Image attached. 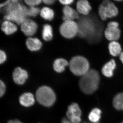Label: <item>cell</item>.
Returning <instances> with one entry per match:
<instances>
[{"label":"cell","mask_w":123,"mask_h":123,"mask_svg":"<svg viewBox=\"0 0 123 123\" xmlns=\"http://www.w3.org/2000/svg\"><path fill=\"white\" fill-rule=\"evenodd\" d=\"M123 123V122H121V123Z\"/></svg>","instance_id":"836d02e7"},{"label":"cell","mask_w":123,"mask_h":123,"mask_svg":"<svg viewBox=\"0 0 123 123\" xmlns=\"http://www.w3.org/2000/svg\"><path fill=\"white\" fill-rule=\"evenodd\" d=\"M44 4L46 5H51L54 4L55 0H44L43 1Z\"/></svg>","instance_id":"f1b7e54d"},{"label":"cell","mask_w":123,"mask_h":123,"mask_svg":"<svg viewBox=\"0 0 123 123\" xmlns=\"http://www.w3.org/2000/svg\"><path fill=\"white\" fill-rule=\"evenodd\" d=\"M63 20L64 21H74L75 19H79V13L69 6H66L63 8Z\"/></svg>","instance_id":"7c38bea8"},{"label":"cell","mask_w":123,"mask_h":123,"mask_svg":"<svg viewBox=\"0 0 123 123\" xmlns=\"http://www.w3.org/2000/svg\"><path fill=\"white\" fill-rule=\"evenodd\" d=\"M91 9V6L87 0H81L77 2V10L78 13L81 14L82 15H89Z\"/></svg>","instance_id":"4fadbf2b"},{"label":"cell","mask_w":123,"mask_h":123,"mask_svg":"<svg viewBox=\"0 0 123 123\" xmlns=\"http://www.w3.org/2000/svg\"><path fill=\"white\" fill-rule=\"evenodd\" d=\"M78 26L77 35L85 39L91 44L101 41L104 29L103 23L93 13L80 17L77 22Z\"/></svg>","instance_id":"6da1fadb"},{"label":"cell","mask_w":123,"mask_h":123,"mask_svg":"<svg viewBox=\"0 0 123 123\" xmlns=\"http://www.w3.org/2000/svg\"><path fill=\"white\" fill-rule=\"evenodd\" d=\"M116 67V64L114 60L112 59L107 63L102 69L103 74L105 76L110 77L113 75V72Z\"/></svg>","instance_id":"e0dca14e"},{"label":"cell","mask_w":123,"mask_h":123,"mask_svg":"<svg viewBox=\"0 0 123 123\" xmlns=\"http://www.w3.org/2000/svg\"><path fill=\"white\" fill-rule=\"evenodd\" d=\"M60 31L61 34L64 37L73 38L78 35L77 24L74 21H64L60 27Z\"/></svg>","instance_id":"52a82bcc"},{"label":"cell","mask_w":123,"mask_h":123,"mask_svg":"<svg viewBox=\"0 0 123 123\" xmlns=\"http://www.w3.org/2000/svg\"><path fill=\"white\" fill-rule=\"evenodd\" d=\"M36 98L39 103L46 107H50L54 104L56 99L55 92L48 86H43L38 88Z\"/></svg>","instance_id":"5b68a950"},{"label":"cell","mask_w":123,"mask_h":123,"mask_svg":"<svg viewBox=\"0 0 123 123\" xmlns=\"http://www.w3.org/2000/svg\"><path fill=\"white\" fill-rule=\"evenodd\" d=\"M10 1H11V0H7V1L4 2V3H1L0 5V8H2V7H6V6H7V5L8 4Z\"/></svg>","instance_id":"f546056e"},{"label":"cell","mask_w":123,"mask_h":123,"mask_svg":"<svg viewBox=\"0 0 123 123\" xmlns=\"http://www.w3.org/2000/svg\"><path fill=\"white\" fill-rule=\"evenodd\" d=\"M110 54L114 56H116L121 54V48L119 43L116 41H112L109 43L108 46Z\"/></svg>","instance_id":"d6986e66"},{"label":"cell","mask_w":123,"mask_h":123,"mask_svg":"<svg viewBox=\"0 0 123 123\" xmlns=\"http://www.w3.org/2000/svg\"><path fill=\"white\" fill-rule=\"evenodd\" d=\"M27 9L18 0H11L4 9V19L21 25L28 17Z\"/></svg>","instance_id":"7a4b0ae2"},{"label":"cell","mask_w":123,"mask_h":123,"mask_svg":"<svg viewBox=\"0 0 123 123\" xmlns=\"http://www.w3.org/2000/svg\"><path fill=\"white\" fill-rule=\"evenodd\" d=\"M120 59L123 64V52L120 54Z\"/></svg>","instance_id":"d6a6232c"},{"label":"cell","mask_w":123,"mask_h":123,"mask_svg":"<svg viewBox=\"0 0 123 123\" xmlns=\"http://www.w3.org/2000/svg\"><path fill=\"white\" fill-rule=\"evenodd\" d=\"M40 16L45 20L51 21L54 17V12L53 10L48 7H43L40 10Z\"/></svg>","instance_id":"44dd1931"},{"label":"cell","mask_w":123,"mask_h":123,"mask_svg":"<svg viewBox=\"0 0 123 123\" xmlns=\"http://www.w3.org/2000/svg\"><path fill=\"white\" fill-rule=\"evenodd\" d=\"M8 123H22L21 121L17 120H10L8 122Z\"/></svg>","instance_id":"4dcf8cb0"},{"label":"cell","mask_w":123,"mask_h":123,"mask_svg":"<svg viewBox=\"0 0 123 123\" xmlns=\"http://www.w3.org/2000/svg\"><path fill=\"white\" fill-rule=\"evenodd\" d=\"M69 66L71 72L76 76H82L90 70L88 60L81 56L73 57L69 62Z\"/></svg>","instance_id":"277c9868"},{"label":"cell","mask_w":123,"mask_h":123,"mask_svg":"<svg viewBox=\"0 0 123 123\" xmlns=\"http://www.w3.org/2000/svg\"><path fill=\"white\" fill-rule=\"evenodd\" d=\"M99 82L100 76L98 72L94 69H90L79 80V87L84 93L92 94L98 89Z\"/></svg>","instance_id":"3957f363"},{"label":"cell","mask_w":123,"mask_h":123,"mask_svg":"<svg viewBox=\"0 0 123 123\" xmlns=\"http://www.w3.org/2000/svg\"><path fill=\"white\" fill-rule=\"evenodd\" d=\"M27 48L31 51L39 50L42 47V43L37 38H30L26 41Z\"/></svg>","instance_id":"9a60e30c"},{"label":"cell","mask_w":123,"mask_h":123,"mask_svg":"<svg viewBox=\"0 0 123 123\" xmlns=\"http://www.w3.org/2000/svg\"><path fill=\"white\" fill-rule=\"evenodd\" d=\"M101 110L98 108H94L91 111L89 115V119L92 123H97L101 118Z\"/></svg>","instance_id":"603a6c76"},{"label":"cell","mask_w":123,"mask_h":123,"mask_svg":"<svg viewBox=\"0 0 123 123\" xmlns=\"http://www.w3.org/2000/svg\"><path fill=\"white\" fill-rule=\"evenodd\" d=\"M6 54L4 51L1 50L0 51V63H4L6 59Z\"/></svg>","instance_id":"4316f807"},{"label":"cell","mask_w":123,"mask_h":123,"mask_svg":"<svg viewBox=\"0 0 123 123\" xmlns=\"http://www.w3.org/2000/svg\"></svg>","instance_id":"d590c367"},{"label":"cell","mask_w":123,"mask_h":123,"mask_svg":"<svg viewBox=\"0 0 123 123\" xmlns=\"http://www.w3.org/2000/svg\"><path fill=\"white\" fill-rule=\"evenodd\" d=\"M113 105L117 110L123 111V93H119L115 96L113 99Z\"/></svg>","instance_id":"7402d4cb"},{"label":"cell","mask_w":123,"mask_h":123,"mask_svg":"<svg viewBox=\"0 0 123 123\" xmlns=\"http://www.w3.org/2000/svg\"><path fill=\"white\" fill-rule=\"evenodd\" d=\"M118 13V10L114 4L109 0L104 1L98 8L99 17L103 21L116 17Z\"/></svg>","instance_id":"8992f818"},{"label":"cell","mask_w":123,"mask_h":123,"mask_svg":"<svg viewBox=\"0 0 123 123\" xmlns=\"http://www.w3.org/2000/svg\"><path fill=\"white\" fill-rule=\"evenodd\" d=\"M39 8L35 7H31L27 9V15L28 17H35L40 12Z\"/></svg>","instance_id":"cb8c5ba5"},{"label":"cell","mask_w":123,"mask_h":123,"mask_svg":"<svg viewBox=\"0 0 123 123\" xmlns=\"http://www.w3.org/2000/svg\"><path fill=\"white\" fill-rule=\"evenodd\" d=\"M28 77V73L26 70L20 67L16 68L13 73L14 81L18 85H22L24 84Z\"/></svg>","instance_id":"8fae6325"},{"label":"cell","mask_w":123,"mask_h":123,"mask_svg":"<svg viewBox=\"0 0 123 123\" xmlns=\"http://www.w3.org/2000/svg\"><path fill=\"white\" fill-rule=\"evenodd\" d=\"M68 62L63 58H58L55 60L53 64V68L57 73L63 72L65 69V67L68 65Z\"/></svg>","instance_id":"ac0fdd59"},{"label":"cell","mask_w":123,"mask_h":123,"mask_svg":"<svg viewBox=\"0 0 123 123\" xmlns=\"http://www.w3.org/2000/svg\"><path fill=\"white\" fill-rule=\"evenodd\" d=\"M66 116L68 120L73 123H80L81 111L77 104L73 103L69 106Z\"/></svg>","instance_id":"9c48e42d"},{"label":"cell","mask_w":123,"mask_h":123,"mask_svg":"<svg viewBox=\"0 0 123 123\" xmlns=\"http://www.w3.org/2000/svg\"><path fill=\"white\" fill-rule=\"evenodd\" d=\"M21 30L26 36H31L34 34L37 29V25L33 20L26 18L21 25Z\"/></svg>","instance_id":"30bf717a"},{"label":"cell","mask_w":123,"mask_h":123,"mask_svg":"<svg viewBox=\"0 0 123 123\" xmlns=\"http://www.w3.org/2000/svg\"><path fill=\"white\" fill-rule=\"evenodd\" d=\"M60 2L62 4L64 5L65 6H68V5H70L74 1L72 0H59Z\"/></svg>","instance_id":"83f0119b"},{"label":"cell","mask_w":123,"mask_h":123,"mask_svg":"<svg viewBox=\"0 0 123 123\" xmlns=\"http://www.w3.org/2000/svg\"><path fill=\"white\" fill-rule=\"evenodd\" d=\"M1 29L7 35L15 33L18 30L17 27L12 22L6 20L1 24Z\"/></svg>","instance_id":"2e32d148"},{"label":"cell","mask_w":123,"mask_h":123,"mask_svg":"<svg viewBox=\"0 0 123 123\" xmlns=\"http://www.w3.org/2000/svg\"><path fill=\"white\" fill-rule=\"evenodd\" d=\"M118 26V23L116 22H111L108 23L104 31V35L107 39L112 42L119 38L121 31Z\"/></svg>","instance_id":"ba28073f"},{"label":"cell","mask_w":123,"mask_h":123,"mask_svg":"<svg viewBox=\"0 0 123 123\" xmlns=\"http://www.w3.org/2000/svg\"><path fill=\"white\" fill-rule=\"evenodd\" d=\"M61 123H73L72 122H70V121L68 120V119H63L62 120V121Z\"/></svg>","instance_id":"1f68e13d"},{"label":"cell","mask_w":123,"mask_h":123,"mask_svg":"<svg viewBox=\"0 0 123 123\" xmlns=\"http://www.w3.org/2000/svg\"><path fill=\"white\" fill-rule=\"evenodd\" d=\"M20 104L24 107L30 106L34 103L35 102L34 97L31 93H25L20 96L19 98Z\"/></svg>","instance_id":"5bb4252c"},{"label":"cell","mask_w":123,"mask_h":123,"mask_svg":"<svg viewBox=\"0 0 123 123\" xmlns=\"http://www.w3.org/2000/svg\"><path fill=\"white\" fill-rule=\"evenodd\" d=\"M42 1L40 0H25L24 1L25 3L30 7H35L36 6L39 5Z\"/></svg>","instance_id":"d4e9b609"},{"label":"cell","mask_w":123,"mask_h":123,"mask_svg":"<svg viewBox=\"0 0 123 123\" xmlns=\"http://www.w3.org/2000/svg\"><path fill=\"white\" fill-rule=\"evenodd\" d=\"M42 36L45 41H50L53 38L52 27L50 25L45 24L43 27Z\"/></svg>","instance_id":"ffe728a7"},{"label":"cell","mask_w":123,"mask_h":123,"mask_svg":"<svg viewBox=\"0 0 123 123\" xmlns=\"http://www.w3.org/2000/svg\"></svg>","instance_id":"e575fe53"},{"label":"cell","mask_w":123,"mask_h":123,"mask_svg":"<svg viewBox=\"0 0 123 123\" xmlns=\"http://www.w3.org/2000/svg\"><path fill=\"white\" fill-rule=\"evenodd\" d=\"M6 91V86L4 82H0V96L2 97Z\"/></svg>","instance_id":"484cf974"}]
</instances>
